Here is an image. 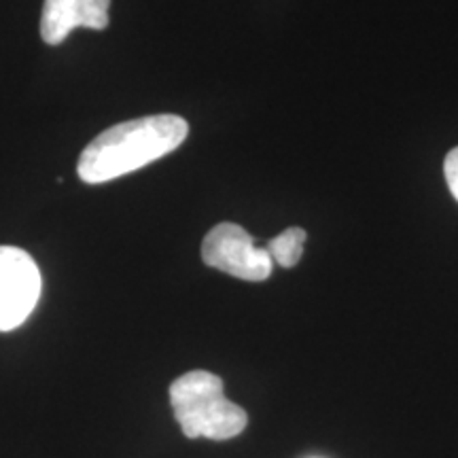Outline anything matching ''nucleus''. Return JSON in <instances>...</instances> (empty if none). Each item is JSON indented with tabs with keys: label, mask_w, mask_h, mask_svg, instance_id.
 Returning <instances> with one entry per match:
<instances>
[{
	"label": "nucleus",
	"mask_w": 458,
	"mask_h": 458,
	"mask_svg": "<svg viewBox=\"0 0 458 458\" xmlns=\"http://www.w3.org/2000/svg\"><path fill=\"white\" fill-rule=\"evenodd\" d=\"M444 174H445V182H448L450 193L458 202V147L452 148L448 156H445Z\"/></svg>",
	"instance_id": "nucleus-7"
},
{
	"label": "nucleus",
	"mask_w": 458,
	"mask_h": 458,
	"mask_svg": "<svg viewBox=\"0 0 458 458\" xmlns=\"http://www.w3.org/2000/svg\"><path fill=\"white\" fill-rule=\"evenodd\" d=\"M170 405L189 439L225 442L242 433L249 422V414L223 394L221 377L204 369L187 371L172 382Z\"/></svg>",
	"instance_id": "nucleus-2"
},
{
	"label": "nucleus",
	"mask_w": 458,
	"mask_h": 458,
	"mask_svg": "<svg viewBox=\"0 0 458 458\" xmlns=\"http://www.w3.org/2000/svg\"><path fill=\"white\" fill-rule=\"evenodd\" d=\"M41 272L26 250L0 246V331L26 323L41 297Z\"/></svg>",
	"instance_id": "nucleus-4"
},
{
	"label": "nucleus",
	"mask_w": 458,
	"mask_h": 458,
	"mask_svg": "<svg viewBox=\"0 0 458 458\" xmlns=\"http://www.w3.org/2000/svg\"><path fill=\"white\" fill-rule=\"evenodd\" d=\"M308 233L301 227H289L276 238L267 242L266 250L270 253L272 261L280 267H295L303 255V244H306Z\"/></svg>",
	"instance_id": "nucleus-6"
},
{
	"label": "nucleus",
	"mask_w": 458,
	"mask_h": 458,
	"mask_svg": "<svg viewBox=\"0 0 458 458\" xmlns=\"http://www.w3.org/2000/svg\"><path fill=\"white\" fill-rule=\"evenodd\" d=\"M202 259L208 267L249 283L270 278L274 267L266 246H257L250 233L236 223H219L206 233Z\"/></svg>",
	"instance_id": "nucleus-3"
},
{
	"label": "nucleus",
	"mask_w": 458,
	"mask_h": 458,
	"mask_svg": "<svg viewBox=\"0 0 458 458\" xmlns=\"http://www.w3.org/2000/svg\"><path fill=\"white\" fill-rule=\"evenodd\" d=\"M111 0H45L41 37L47 45H60L74 28L105 30Z\"/></svg>",
	"instance_id": "nucleus-5"
},
{
	"label": "nucleus",
	"mask_w": 458,
	"mask_h": 458,
	"mask_svg": "<svg viewBox=\"0 0 458 458\" xmlns=\"http://www.w3.org/2000/svg\"><path fill=\"white\" fill-rule=\"evenodd\" d=\"M189 136V123L179 114H151L113 125L83 148L77 174L100 185L176 151Z\"/></svg>",
	"instance_id": "nucleus-1"
}]
</instances>
